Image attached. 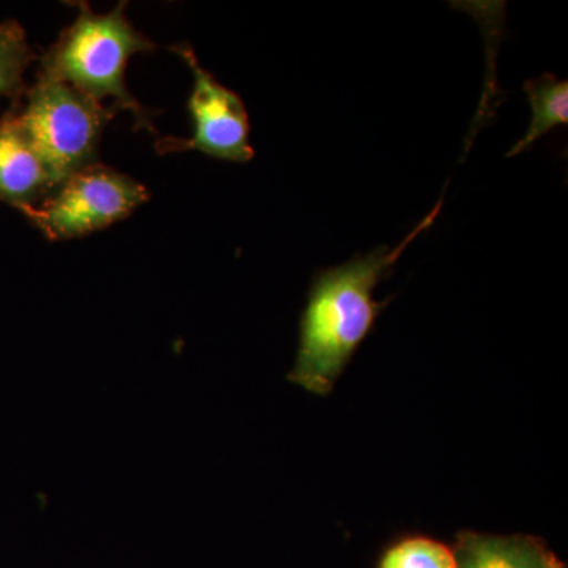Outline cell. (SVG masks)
<instances>
[{"label": "cell", "instance_id": "cell-1", "mask_svg": "<svg viewBox=\"0 0 568 568\" xmlns=\"http://www.w3.org/2000/svg\"><path fill=\"white\" fill-rule=\"evenodd\" d=\"M444 197L433 211L395 245L379 246L365 256L320 272L313 280L301 320L297 358L287 379L310 394L327 395L345 372L358 346L375 327L388 305L375 301L377 284L394 271L407 246L433 226Z\"/></svg>", "mask_w": 568, "mask_h": 568}, {"label": "cell", "instance_id": "cell-2", "mask_svg": "<svg viewBox=\"0 0 568 568\" xmlns=\"http://www.w3.org/2000/svg\"><path fill=\"white\" fill-rule=\"evenodd\" d=\"M77 18L40 59L39 73L71 85L97 102L111 99L119 112L133 115L134 130L156 134L155 111L142 106L126 88L125 71L138 52L156 48L126 18V2L108 14L95 13L85 2L71 3Z\"/></svg>", "mask_w": 568, "mask_h": 568}, {"label": "cell", "instance_id": "cell-3", "mask_svg": "<svg viewBox=\"0 0 568 568\" xmlns=\"http://www.w3.org/2000/svg\"><path fill=\"white\" fill-rule=\"evenodd\" d=\"M17 110L22 130L39 152L54 190L70 175L99 163L104 126L119 110L97 102L65 82L37 73Z\"/></svg>", "mask_w": 568, "mask_h": 568}, {"label": "cell", "instance_id": "cell-4", "mask_svg": "<svg viewBox=\"0 0 568 568\" xmlns=\"http://www.w3.org/2000/svg\"><path fill=\"white\" fill-rule=\"evenodd\" d=\"M149 200L141 182L99 162L70 175L24 216L50 241H71L129 219Z\"/></svg>", "mask_w": 568, "mask_h": 568}, {"label": "cell", "instance_id": "cell-5", "mask_svg": "<svg viewBox=\"0 0 568 568\" xmlns=\"http://www.w3.org/2000/svg\"><path fill=\"white\" fill-rule=\"evenodd\" d=\"M186 63L193 77L189 112L193 122L192 138H162L155 142L160 155L173 152H203L212 159L231 163H248L254 159L250 144V118L239 93L224 88L197 61L189 43L170 48Z\"/></svg>", "mask_w": 568, "mask_h": 568}, {"label": "cell", "instance_id": "cell-6", "mask_svg": "<svg viewBox=\"0 0 568 568\" xmlns=\"http://www.w3.org/2000/svg\"><path fill=\"white\" fill-rule=\"evenodd\" d=\"M52 192L51 175L13 106L0 119V201L24 215Z\"/></svg>", "mask_w": 568, "mask_h": 568}, {"label": "cell", "instance_id": "cell-7", "mask_svg": "<svg viewBox=\"0 0 568 568\" xmlns=\"http://www.w3.org/2000/svg\"><path fill=\"white\" fill-rule=\"evenodd\" d=\"M532 110L528 132L507 153L517 156L528 151L534 142L551 132L552 129L568 123V81L559 80L552 73L541 74L537 80H529L523 85Z\"/></svg>", "mask_w": 568, "mask_h": 568}, {"label": "cell", "instance_id": "cell-8", "mask_svg": "<svg viewBox=\"0 0 568 568\" xmlns=\"http://www.w3.org/2000/svg\"><path fill=\"white\" fill-rule=\"evenodd\" d=\"M458 568H555V564L525 541L473 537Z\"/></svg>", "mask_w": 568, "mask_h": 568}, {"label": "cell", "instance_id": "cell-9", "mask_svg": "<svg viewBox=\"0 0 568 568\" xmlns=\"http://www.w3.org/2000/svg\"><path fill=\"white\" fill-rule=\"evenodd\" d=\"M33 54L28 36L20 22L9 20L0 24V100L9 99L20 104L21 95L28 89L24 84L26 70Z\"/></svg>", "mask_w": 568, "mask_h": 568}, {"label": "cell", "instance_id": "cell-10", "mask_svg": "<svg viewBox=\"0 0 568 568\" xmlns=\"http://www.w3.org/2000/svg\"><path fill=\"white\" fill-rule=\"evenodd\" d=\"M381 568H458V559L439 541L409 538L384 556Z\"/></svg>", "mask_w": 568, "mask_h": 568}]
</instances>
